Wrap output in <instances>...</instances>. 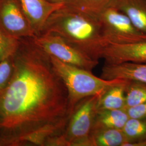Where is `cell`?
<instances>
[{"label":"cell","instance_id":"obj_9","mask_svg":"<svg viewBox=\"0 0 146 146\" xmlns=\"http://www.w3.org/2000/svg\"><path fill=\"white\" fill-rule=\"evenodd\" d=\"M20 1L36 36L41 34L44 24L52 13L63 5V3H53L47 0Z\"/></svg>","mask_w":146,"mask_h":146},{"label":"cell","instance_id":"obj_20","mask_svg":"<svg viewBox=\"0 0 146 146\" xmlns=\"http://www.w3.org/2000/svg\"><path fill=\"white\" fill-rule=\"evenodd\" d=\"M126 110L129 118L146 119V102Z\"/></svg>","mask_w":146,"mask_h":146},{"label":"cell","instance_id":"obj_21","mask_svg":"<svg viewBox=\"0 0 146 146\" xmlns=\"http://www.w3.org/2000/svg\"><path fill=\"white\" fill-rule=\"evenodd\" d=\"M127 146H146V139L143 141L130 143Z\"/></svg>","mask_w":146,"mask_h":146},{"label":"cell","instance_id":"obj_19","mask_svg":"<svg viewBox=\"0 0 146 146\" xmlns=\"http://www.w3.org/2000/svg\"><path fill=\"white\" fill-rule=\"evenodd\" d=\"M14 72V55L0 62V94L11 82Z\"/></svg>","mask_w":146,"mask_h":146},{"label":"cell","instance_id":"obj_3","mask_svg":"<svg viewBox=\"0 0 146 146\" xmlns=\"http://www.w3.org/2000/svg\"><path fill=\"white\" fill-rule=\"evenodd\" d=\"M53 66L67 89L69 107L73 111L81 100L95 95H103L112 87L124 84L127 80H105L92 72L63 62L51 55Z\"/></svg>","mask_w":146,"mask_h":146},{"label":"cell","instance_id":"obj_14","mask_svg":"<svg viewBox=\"0 0 146 146\" xmlns=\"http://www.w3.org/2000/svg\"><path fill=\"white\" fill-rule=\"evenodd\" d=\"M126 142L122 129H104L92 133L89 146H123Z\"/></svg>","mask_w":146,"mask_h":146},{"label":"cell","instance_id":"obj_10","mask_svg":"<svg viewBox=\"0 0 146 146\" xmlns=\"http://www.w3.org/2000/svg\"><path fill=\"white\" fill-rule=\"evenodd\" d=\"M101 78L105 80L123 79L141 81L146 84V63H104Z\"/></svg>","mask_w":146,"mask_h":146},{"label":"cell","instance_id":"obj_22","mask_svg":"<svg viewBox=\"0 0 146 146\" xmlns=\"http://www.w3.org/2000/svg\"><path fill=\"white\" fill-rule=\"evenodd\" d=\"M47 1L53 3H63L65 2L66 0H47Z\"/></svg>","mask_w":146,"mask_h":146},{"label":"cell","instance_id":"obj_11","mask_svg":"<svg viewBox=\"0 0 146 146\" xmlns=\"http://www.w3.org/2000/svg\"><path fill=\"white\" fill-rule=\"evenodd\" d=\"M108 5L125 13L138 30L146 34V0H111Z\"/></svg>","mask_w":146,"mask_h":146},{"label":"cell","instance_id":"obj_4","mask_svg":"<svg viewBox=\"0 0 146 146\" xmlns=\"http://www.w3.org/2000/svg\"><path fill=\"white\" fill-rule=\"evenodd\" d=\"M101 96H90L79 101L75 106L62 133L49 137L46 146H89L97 105Z\"/></svg>","mask_w":146,"mask_h":146},{"label":"cell","instance_id":"obj_2","mask_svg":"<svg viewBox=\"0 0 146 146\" xmlns=\"http://www.w3.org/2000/svg\"><path fill=\"white\" fill-rule=\"evenodd\" d=\"M44 33L58 35L98 61L108 46L98 16L64 5L49 17L41 33Z\"/></svg>","mask_w":146,"mask_h":146},{"label":"cell","instance_id":"obj_7","mask_svg":"<svg viewBox=\"0 0 146 146\" xmlns=\"http://www.w3.org/2000/svg\"><path fill=\"white\" fill-rule=\"evenodd\" d=\"M0 31L17 39L36 36L20 0H0Z\"/></svg>","mask_w":146,"mask_h":146},{"label":"cell","instance_id":"obj_17","mask_svg":"<svg viewBox=\"0 0 146 146\" xmlns=\"http://www.w3.org/2000/svg\"><path fill=\"white\" fill-rule=\"evenodd\" d=\"M110 1L111 0H66L63 5L96 15L108 5Z\"/></svg>","mask_w":146,"mask_h":146},{"label":"cell","instance_id":"obj_5","mask_svg":"<svg viewBox=\"0 0 146 146\" xmlns=\"http://www.w3.org/2000/svg\"><path fill=\"white\" fill-rule=\"evenodd\" d=\"M104 38L110 44H131L146 40V34L138 30L122 11L108 5L98 13Z\"/></svg>","mask_w":146,"mask_h":146},{"label":"cell","instance_id":"obj_12","mask_svg":"<svg viewBox=\"0 0 146 146\" xmlns=\"http://www.w3.org/2000/svg\"><path fill=\"white\" fill-rule=\"evenodd\" d=\"M129 119L125 108L97 111L92 133L104 129H122Z\"/></svg>","mask_w":146,"mask_h":146},{"label":"cell","instance_id":"obj_13","mask_svg":"<svg viewBox=\"0 0 146 146\" xmlns=\"http://www.w3.org/2000/svg\"><path fill=\"white\" fill-rule=\"evenodd\" d=\"M128 80L124 84L116 85L107 90L100 98L97 111L120 110L125 107V90Z\"/></svg>","mask_w":146,"mask_h":146},{"label":"cell","instance_id":"obj_6","mask_svg":"<svg viewBox=\"0 0 146 146\" xmlns=\"http://www.w3.org/2000/svg\"><path fill=\"white\" fill-rule=\"evenodd\" d=\"M37 44L49 55L63 62L89 72L99 64V61L89 57L62 37L52 33L34 37Z\"/></svg>","mask_w":146,"mask_h":146},{"label":"cell","instance_id":"obj_1","mask_svg":"<svg viewBox=\"0 0 146 146\" xmlns=\"http://www.w3.org/2000/svg\"><path fill=\"white\" fill-rule=\"evenodd\" d=\"M72 113L50 55L34 37L20 38L12 78L0 94V146H25L34 134L59 135Z\"/></svg>","mask_w":146,"mask_h":146},{"label":"cell","instance_id":"obj_16","mask_svg":"<svg viewBox=\"0 0 146 146\" xmlns=\"http://www.w3.org/2000/svg\"><path fill=\"white\" fill-rule=\"evenodd\" d=\"M146 102V84L128 80L125 90V110Z\"/></svg>","mask_w":146,"mask_h":146},{"label":"cell","instance_id":"obj_18","mask_svg":"<svg viewBox=\"0 0 146 146\" xmlns=\"http://www.w3.org/2000/svg\"><path fill=\"white\" fill-rule=\"evenodd\" d=\"M19 42V39L9 36L0 31V62L14 55Z\"/></svg>","mask_w":146,"mask_h":146},{"label":"cell","instance_id":"obj_15","mask_svg":"<svg viewBox=\"0 0 146 146\" xmlns=\"http://www.w3.org/2000/svg\"><path fill=\"white\" fill-rule=\"evenodd\" d=\"M127 142L123 146L146 139V119L129 118L122 129Z\"/></svg>","mask_w":146,"mask_h":146},{"label":"cell","instance_id":"obj_8","mask_svg":"<svg viewBox=\"0 0 146 146\" xmlns=\"http://www.w3.org/2000/svg\"><path fill=\"white\" fill-rule=\"evenodd\" d=\"M104 63H146V40L131 44H110L105 48L102 55Z\"/></svg>","mask_w":146,"mask_h":146}]
</instances>
